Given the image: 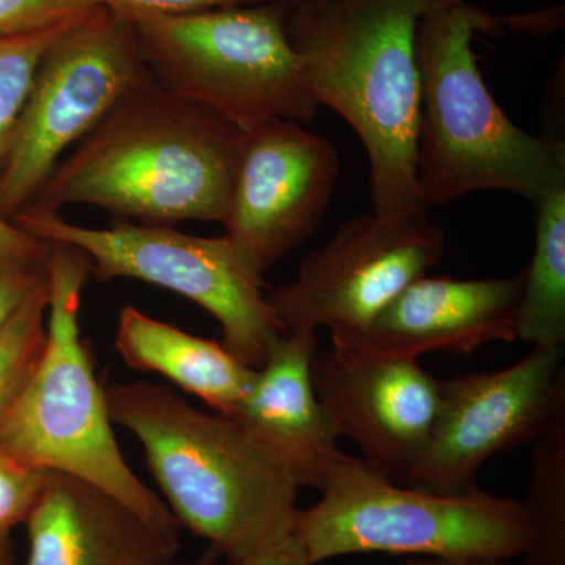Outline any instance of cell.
Segmentation results:
<instances>
[{
	"label": "cell",
	"instance_id": "obj_1",
	"mask_svg": "<svg viewBox=\"0 0 565 565\" xmlns=\"http://www.w3.org/2000/svg\"><path fill=\"white\" fill-rule=\"evenodd\" d=\"M244 132L158 85L126 95L55 166L28 207L88 204L147 225L225 222Z\"/></svg>",
	"mask_w": 565,
	"mask_h": 565
},
{
	"label": "cell",
	"instance_id": "obj_2",
	"mask_svg": "<svg viewBox=\"0 0 565 565\" xmlns=\"http://www.w3.org/2000/svg\"><path fill=\"white\" fill-rule=\"evenodd\" d=\"M106 394L111 422L143 448L174 519L226 563L269 556L292 541L300 487L232 418L148 382Z\"/></svg>",
	"mask_w": 565,
	"mask_h": 565
},
{
	"label": "cell",
	"instance_id": "obj_3",
	"mask_svg": "<svg viewBox=\"0 0 565 565\" xmlns=\"http://www.w3.org/2000/svg\"><path fill=\"white\" fill-rule=\"evenodd\" d=\"M419 18L412 0H305L286 21L305 88L362 140L373 212L388 217L426 212L416 184Z\"/></svg>",
	"mask_w": 565,
	"mask_h": 565
},
{
	"label": "cell",
	"instance_id": "obj_4",
	"mask_svg": "<svg viewBox=\"0 0 565 565\" xmlns=\"http://www.w3.org/2000/svg\"><path fill=\"white\" fill-rule=\"evenodd\" d=\"M509 25L530 31L531 17L497 18L467 0L419 18L416 184L424 210L482 191L515 193L534 206L565 185L564 141L519 128L479 70L476 32Z\"/></svg>",
	"mask_w": 565,
	"mask_h": 565
},
{
	"label": "cell",
	"instance_id": "obj_5",
	"mask_svg": "<svg viewBox=\"0 0 565 565\" xmlns=\"http://www.w3.org/2000/svg\"><path fill=\"white\" fill-rule=\"evenodd\" d=\"M51 244L46 344L31 381L0 423V448L36 470L84 479L156 526L180 533L166 501L122 457L106 390L82 338V291L92 277V259L73 245Z\"/></svg>",
	"mask_w": 565,
	"mask_h": 565
},
{
	"label": "cell",
	"instance_id": "obj_6",
	"mask_svg": "<svg viewBox=\"0 0 565 565\" xmlns=\"http://www.w3.org/2000/svg\"><path fill=\"white\" fill-rule=\"evenodd\" d=\"M321 492L294 525L308 565L356 553L509 561L530 546L522 501L479 487L462 494L427 492L343 455L327 471Z\"/></svg>",
	"mask_w": 565,
	"mask_h": 565
},
{
	"label": "cell",
	"instance_id": "obj_7",
	"mask_svg": "<svg viewBox=\"0 0 565 565\" xmlns=\"http://www.w3.org/2000/svg\"><path fill=\"white\" fill-rule=\"evenodd\" d=\"M289 7L126 18L159 88L248 134L274 121L311 120L319 107L300 77L286 28Z\"/></svg>",
	"mask_w": 565,
	"mask_h": 565
},
{
	"label": "cell",
	"instance_id": "obj_8",
	"mask_svg": "<svg viewBox=\"0 0 565 565\" xmlns=\"http://www.w3.org/2000/svg\"><path fill=\"white\" fill-rule=\"evenodd\" d=\"M11 222L39 239L87 253L96 280L132 278L199 305L221 323L222 344L253 370L266 362L270 345L285 334L267 303L263 280L248 273L225 236H193L147 223L88 228L33 207Z\"/></svg>",
	"mask_w": 565,
	"mask_h": 565
},
{
	"label": "cell",
	"instance_id": "obj_9",
	"mask_svg": "<svg viewBox=\"0 0 565 565\" xmlns=\"http://www.w3.org/2000/svg\"><path fill=\"white\" fill-rule=\"evenodd\" d=\"M156 84L128 18L96 6L41 61L0 172V215L29 206L63 156L126 95Z\"/></svg>",
	"mask_w": 565,
	"mask_h": 565
},
{
	"label": "cell",
	"instance_id": "obj_10",
	"mask_svg": "<svg viewBox=\"0 0 565 565\" xmlns=\"http://www.w3.org/2000/svg\"><path fill=\"white\" fill-rule=\"evenodd\" d=\"M444 230L426 212L360 215L305 256L296 278L266 294L282 333L326 327L351 343L445 253Z\"/></svg>",
	"mask_w": 565,
	"mask_h": 565
},
{
	"label": "cell",
	"instance_id": "obj_11",
	"mask_svg": "<svg viewBox=\"0 0 565 565\" xmlns=\"http://www.w3.org/2000/svg\"><path fill=\"white\" fill-rule=\"evenodd\" d=\"M564 352L533 348L493 373L440 381L433 434L404 486L462 494L500 452L531 445L565 412Z\"/></svg>",
	"mask_w": 565,
	"mask_h": 565
},
{
	"label": "cell",
	"instance_id": "obj_12",
	"mask_svg": "<svg viewBox=\"0 0 565 565\" xmlns=\"http://www.w3.org/2000/svg\"><path fill=\"white\" fill-rule=\"evenodd\" d=\"M338 174L333 145L299 121H274L245 134L223 236L248 273L263 280L318 230Z\"/></svg>",
	"mask_w": 565,
	"mask_h": 565
},
{
	"label": "cell",
	"instance_id": "obj_13",
	"mask_svg": "<svg viewBox=\"0 0 565 565\" xmlns=\"http://www.w3.org/2000/svg\"><path fill=\"white\" fill-rule=\"evenodd\" d=\"M311 373L337 437L351 438L364 462L404 486L433 434L440 381L418 360L345 348L316 351Z\"/></svg>",
	"mask_w": 565,
	"mask_h": 565
},
{
	"label": "cell",
	"instance_id": "obj_14",
	"mask_svg": "<svg viewBox=\"0 0 565 565\" xmlns=\"http://www.w3.org/2000/svg\"><path fill=\"white\" fill-rule=\"evenodd\" d=\"M522 275L486 280L424 277L405 288L351 343L375 355L418 360L430 352L473 353L516 340Z\"/></svg>",
	"mask_w": 565,
	"mask_h": 565
},
{
	"label": "cell",
	"instance_id": "obj_15",
	"mask_svg": "<svg viewBox=\"0 0 565 565\" xmlns=\"http://www.w3.org/2000/svg\"><path fill=\"white\" fill-rule=\"evenodd\" d=\"M25 565H162L180 552V533L162 530L99 487L46 471L25 519Z\"/></svg>",
	"mask_w": 565,
	"mask_h": 565
},
{
	"label": "cell",
	"instance_id": "obj_16",
	"mask_svg": "<svg viewBox=\"0 0 565 565\" xmlns=\"http://www.w3.org/2000/svg\"><path fill=\"white\" fill-rule=\"evenodd\" d=\"M318 330L280 334L232 418L292 476L299 487L321 490L327 471L344 452L313 384Z\"/></svg>",
	"mask_w": 565,
	"mask_h": 565
},
{
	"label": "cell",
	"instance_id": "obj_17",
	"mask_svg": "<svg viewBox=\"0 0 565 565\" xmlns=\"http://www.w3.org/2000/svg\"><path fill=\"white\" fill-rule=\"evenodd\" d=\"M115 348L128 366L163 375L223 416L233 414L255 371L222 341L184 332L131 305L118 316Z\"/></svg>",
	"mask_w": 565,
	"mask_h": 565
},
{
	"label": "cell",
	"instance_id": "obj_18",
	"mask_svg": "<svg viewBox=\"0 0 565 565\" xmlns=\"http://www.w3.org/2000/svg\"><path fill=\"white\" fill-rule=\"evenodd\" d=\"M535 207V241L522 274L516 340L564 352L565 345V185Z\"/></svg>",
	"mask_w": 565,
	"mask_h": 565
},
{
	"label": "cell",
	"instance_id": "obj_19",
	"mask_svg": "<svg viewBox=\"0 0 565 565\" xmlns=\"http://www.w3.org/2000/svg\"><path fill=\"white\" fill-rule=\"evenodd\" d=\"M531 446L525 565H565V412Z\"/></svg>",
	"mask_w": 565,
	"mask_h": 565
},
{
	"label": "cell",
	"instance_id": "obj_20",
	"mask_svg": "<svg viewBox=\"0 0 565 565\" xmlns=\"http://www.w3.org/2000/svg\"><path fill=\"white\" fill-rule=\"evenodd\" d=\"M50 285L43 282L0 329V423L39 366L46 344Z\"/></svg>",
	"mask_w": 565,
	"mask_h": 565
},
{
	"label": "cell",
	"instance_id": "obj_21",
	"mask_svg": "<svg viewBox=\"0 0 565 565\" xmlns=\"http://www.w3.org/2000/svg\"><path fill=\"white\" fill-rule=\"evenodd\" d=\"M74 20L40 31L0 36V172L40 63Z\"/></svg>",
	"mask_w": 565,
	"mask_h": 565
},
{
	"label": "cell",
	"instance_id": "obj_22",
	"mask_svg": "<svg viewBox=\"0 0 565 565\" xmlns=\"http://www.w3.org/2000/svg\"><path fill=\"white\" fill-rule=\"evenodd\" d=\"M44 473L0 448V542L9 541L10 531L31 514L43 489Z\"/></svg>",
	"mask_w": 565,
	"mask_h": 565
},
{
	"label": "cell",
	"instance_id": "obj_23",
	"mask_svg": "<svg viewBox=\"0 0 565 565\" xmlns=\"http://www.w3.org/2000/svg\"><path fill=\"white\" fill-rule=\"evenodd\" d=\"M93 7L90 0H0V36L52 28Z\"/></svg>",
	"mask_w": 565,
	"mask_h": 565
},
{
	"label": "cell",
	"instance_id": "obj_24",
	"mask_svg": "<svg viewBox=\"0 0 565 565\" xmlns=\"http://www.w3.org/2000/svg\"><path fill=\"white\" fill-rule=\"evenodd\" d=\"M47 281L46 263L0 253V329L13 318L31 294Z\"/></svg>",
	"mask_w": 565,
	"mask_h": 565
},
{
	"label": "cell",
	"instance_id": "obj_25",
	"mask_svg": "<svg viewBox=\"0 0 565 565\" xmlns=\"http://www.w3.org/2000/svg\"><path fill=\"white\" fill-rule=\"evenodd\" d=\"M95 6L107 7L125 17L132 14H181L223 9V7L263 6V3H280L296 6L305 0H90Z\"/></svg>",
	"mask_w": 565,
	"mask_h": 565
},
{
	"label": "cell",
	"instance_id": "obj_26",
	"mask_svg": "<svg viewBox=\"0 0 565 565\" xmlns=\"http://www.w3.org/2000/svg\"><path fill=\"white\" fill-rule=\"evenodd\" d=\"M51 248L52 244L47 241L22 232L20 226L0 215V253L29 259V262L46 263Z\"/></svg>",
	"mask_w": 565,
	"mask_h": 565
},
{
	"label": "cell",
	"instance_id": "obj_27",
	"mask_svg": "<svg viewBox=\"0 0 565 565\" xmlns=\"http://www.w3.org/2000/svg\"><path fill=\"white\" fill-rule=\"evenodd\" d=\"M225 565H308L305 559L302 548L292 539L288 545L282 546L273 555L258 557V559L239 561V563H226Z\"/></svg>",
	"mask_w": 565,
	"mask_h": 565
},
{
	"label": "cell",
	"instance_id": "obj_28",
	"mask_svg": "<svg viewBox=\"0 0 565 565\" xmlns=\"http://www.w3.org/2000/svg\"><path fill=\"white\" fill-rule=\"evenodd\" d=\"M405 565H508V561L487 557H411Z\"/></svg>",
	"mask_w": 565,
	"mask_h": 565
},
{
	"label": "cell",
	"instance_id": "obj_29",
	"mask_svg": "<svg viewBox=\"0 0 565 565\" xmlns=\"http://www.w3.org/2000/svg\"><path fill=\"white\" fill-rule=\"evenodd\" d=\"M222 557L223 556L221 555V552H218L217 548L207 545V548L204 550L202 555L195 557V559L178 561L177 557H174V559L170 561V563H166L162 565H217L218 561H221Z\"/></svg>",
	"mask_w": 565,
	"mask_h": 565
},
{
	"label": "cell",
	"instance_id": "obj_30",
	"mask_svg": "<svg viewBox=\"0 0 565 565\" xmlns=\"http://www.w3.org/2000/svg\"><path fill=\"white\" fill-rule=\"evenodd\" d=\"M418 9L419 14L433 13V11L449 9V7L459 6L467 0H412Z\"/></svg>",
	"mask_w": 565,
	"mask_h": 565
},
{
	"label": "cell",
	"instance_id": "obj_31",
	"mask_svg": "<svg viewBox=\"0 0 565 565\" xmlns=\"http://www.w3.org/2000/svg\"><path fill=\"white\" fill-rule=\"evenodd\" d=\"M0 565H11L9 541L0 542Z\"/></svg>",
	"mask_w": 565,
	"mask_h": 565
}]
</instances>
